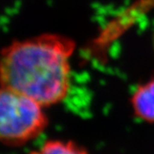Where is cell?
Masks as SVG:
<instances>
[{"label": "cell", "instance_id": "2", "mask_svg": "<svg viewBox=\"0 0 154 154\" xmlns=\"http://www.w3.org/2000/svg\"><path fill=\"white\" fill-rule=\"evenodd\" d=\"M45 107L28 96L0 86V144L22 146L44 132Z\"/></svg>", "mask_w": 154, "mask_h": 154}, {"label": "cell", "instance_id": "5", "mask_svg": "<svg viewBox=\"0 0 154 154\" xmlns=\"http://www.w3.org/2000/svg\"><path fill=\"white\" fill-rule=\"evenodd\" d=\"M153 47H154V33H153Z\"/></svg>", "mask_w": 154, "mask_h": 154}, {"label": "cell", "instance_id": "4", "mask_svg": "<svg viewBox=\"0 0 154 154\" xmlns=\"http://www.w3.org/2000/svg\"><path fill=\"white\" fill-rule=\"evenodd\" d=\"M29 154H89L87 149L72 140H49Z\"/></svg>", "mask_w": 154, "mask_h": 154}, {"label": "cell", "instance_id": "1", "mask_svg": "<svg viewBox=\"0 0 154 154\" xmlns=\"http://www.w3.org/2000/svg\"><path fill=\"white\" fill-rule=\"evenodd\" d=\"M74 47L69 38L51 33L11 41L0 51V86L45 108L60 103L69 89Z\"/></svg>", "mask_w": 154, "mask_h": 154}, {"label": "cell", "instance_id": "3", "mask_svg": "<svg viewBox=\"0 0 154 154\" xmlns=\"http://www.w3.org/2000/svg\"><path fill=\"white\" fill-rule=\"evenodd\" d=\"M135 116L147 122H154V80L140 86L131 98Z\"/></svg>", "mask_w": 154, "mask_h": 154}]
</instances>
